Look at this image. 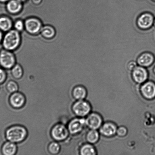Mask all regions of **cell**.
I'll return each mask as SVG.
<instances>
[{"mask_svg":"<svg viewBox=\"0 0 155 155\" xmlns=\"http://www.w3.org/2000/svg\"><path fill=\"white\" fill-rule=\"evenodd\" d=\"M6 139L10 142L16 144L25 140L28 136V131L24 126L15 125L9 127L5 133Z\"/></svg>","mask_w":155,"mask_h":155,"instance_id":"cell-1","label":"cell"},{"mask_svg":"<svg viewBox=\"0 0 155 155\" xmlns=\"http://www.w3.org/2000/svg\"><path fill=\"white\" fill-rule=\"evenodd\" d=\"M21 39L19 31L16 30H9L3 38V46L6 50L13 51L19 46Z\"/></svg>","mask_w":155,"mask_h":155,"instance_id":"cell-2","label":"cell"},{"mask_svg":"<svg viewBox=\"0 0 155 155\" xmlns=\"http://www.w3.org/2000/svg\"><path fill=\"white\" fill-rule=\"evenodd\" d=\"M69 134L67 127L61 123L55 124L51 130L52 138L58 142H63L66 140Z\"/></svg>","mask_w":155,"mask_h":155,"instance_id":"cell-3","label":"cell"},{"mask_svg":"<svg viewBox=\"0 0 155 155\" xmlns=\"http://www.w3.org/2000/svg\"><path fill=\"white\" fill-rule=\"evenodd\" d=\"M154 18V15L151 12H143L138 16L136 25L141 30H149L153 26Z\"/></svg>","mask_w":155,"mask_h":155,"instance_id":"cell-4","label":"cell"},{"mask_svg":"<svg viewBox=\"0 0 155 155\" xmlns=\"http://www.w3.org/2000/svg\"><path fill=\"white\" fill-rule=\"evenodd\" d=\"M16 60L13 53L7 50L0 51V66L4 69H12L15 65Z\"/></svg>","mask_w":155,"mask_h":155,"instance_id":"cell-5","label":"cell"},{"mask_svg":"<svg viewBox=\"0 0 155 155\" xmlns=\"http://www.w3.org/2000/svg\"><path fill=\"white\" fill-rule=\"evenodd\" d=\"M73 112L79 117H83L90 112L91 107L87 102L83 100H77L72 106Z\"/></svg>","mask_w":155,"mask_h":155,"instance_id":"cell-6","label":"cell"},{"mask_svg":"<svg viewBox=\"0 0 155 155\" xmlns=\"http://www.w3.org/2000/svg\"><path fill=\"white\" fill-rule=\"evenodd\" d=\"M86 124V120L83 118H75L68 123L67 127L70 134H78L83 130Z\"/></svg>","mask_w":155,"mask_h":155,"instance_id":"cell-7","label":"cell"},{"mask_svg":"<svg viewBox=\"0 0 155 155\" xmlns=\"http://www.w3.org/2000/svg\"><path fill=\"white\" fill-rule=\"evenodd\" d=\"M9 102L13 108L20 109L25 105L26 98L23 94L18 91L12 94L9 97Z\"/></svg>","mask_w":155,"mask_h":155,"instance_id":"cell-8","label":"cell"},{"mask_svg":"<svg viewBox=\"0 0 155 155\" xmlns=\"http://www.w3.org/2000/svg\"><path fill=\"white\" fill-rule=\"evenodd\" d=\"M139 66L148 68L151 66L155 61V57L152 53L145 51L140 54L136 60Z\"/></svg>","mask_w":155,"mask_h":155,"instance_id":"cell-9","label":"cell"},{"mask_svg":"<svg viewBox=\"0 0 155 155\" xmlns=\"http://www.w3.org/2000/svg\"><path fill=\"white\" fill-rule=\"evenodd\" d=\"M24 25L27 31L31 34H35L39 33L42 28L41 21L35 18L27 19L24 22Z\"/></svg>","mask_w":155,"mask_h":155,"instance_id":"cell-10","label":"cell"},{"mask_svg":"<svg viewBox=\"0 0 155 155\" xmlns=\"http://www.w3.org/2000/svg\"><path fill=\"white\" fill-rule=\"evenodd\" d=\"M133 80L138 83H141L145 82L148 77V72L146 68L137 66L132 72Z\"/></svg>","mask_w":155,"mask_h":155,"instance_id":"cell-11","label":"cell"},{"mask_svg":"<svg viewBox=\"0 0 155 155\" xmlns=\"http://www.w3.org/2000/svg\"><path fill=\"white\" fill-rule=\"evenodd\" d=\"M102 123V120L101 117L95 113L91 114L86 120V125L92 130H96L99 128Z\"/></svg>","mask_w":155,"mask_h":155,"instance_id":"cell-12","label":"cell"},{"mask_svg":"<svg viewBox=\"0 0 155 155\" xmlns=\"http://www.w3.org/2000/svg\"><path fill=\"white\" fill-rule=\"evenodd\" d=\"M141 91L145 98H153L155 97V84L152 82H147L142 86Z\"/></svg>","mask_w":155,"mask_h":155,"instance_id":"cell-13","label":"cell"},{"mask_svg":"<svg viewBox=\"0 0 155 155\" xmlns=\"http://www.w3.org/2000/svg\"><path fill=\"white\" fill-rule=\"evenodd\" d=\"M16 144L8 141L3 144L1 152L4 155H14L17 152Z\"/></svg>","mask_w":155,"mask_h":155,"instance_id":"cell-14","label":"cell"},{"mask_svg":"<svg viewBox=\"0 0 155 155\" xmlns=\"http://www.w3.org/2000/svg\"><path fill=\"white\" fill-rule=\"evenodd\" d=\"M22 2L18 0H10L6 5L8 11L12 14L19 13L22 10Z\"/></svg>","mask_w":155,"mask_h":155,"instance_id":"cell-15","label":"cell"},{"mask_svg":"<svg viewBox=\"0 0 155 155\" xmlns=\"http://www.w3.org/2000/svg\"><path fill=\"white\" fill-rule=\"evenodd\" d=\"M116 131V128L115 126L110 123L105 124L100 130V131L103 134L107 137L113 136Z\"/></svg>","mask_w":155,"mask_h":155,"instance_id":"cell-16","label":"cell"},{"mask_svg":"<svg viewBox=\"0 0 155 155\" xmlns=\"http://www.w3.org/2000/svg\"><path fill=\"white\" fill-rule=\"evenodd\" d=\"M13 25L11 19L5 16L0 17V30L3 31H8L11 30Z\"/></svg>","mask_w":155,"mask_h":155,"instance_id":"cell-17","label":"cell"},{"mask_svg":"<svg viewBox=\"0 0 155 155\" xmlns=\"http://www.w3.org/2000/svg\"><path fill=\"white\" fill-rule=\"evenodd\" d=\"M73 97L77 100H83L86 98V89L81 86L76 87L72 91Z\"/></svg>","mask_w":155,"mask_h":155,"instance_id":"cell-18","label":"cell"},{"mask_svg":"<svg viewBox=\"0 0 155 155\" xmlns=\"http://www.w3.org/2000/svg\"><path fill=\"white\" fill-rule=\"evenodd\" d=\"M41 31L42 35L47 38H51L54 37L55 34L54 28L49 26L42 27Z\"/></svg>","mask_w":155,"mask_h":155,"instance_id":"cell-19","label":"cell"},{"mask_svg":"<svg viewBox=\"0 0 155 155\" xmlns=\"http://www.w3.org/2000/svg\"><path fill=\"white\" fill-rule=\"evenodd\" d=\"M48 149L49 153L50 154L56 155L60 152L61 146L58 142L55 141L49 144Z\"/></svg>","mask_w":155,"mask_h":155,"instance_id":"cell-20","label":"cell"},{"mask_svg":"<svg viewBox=\"0 0 155 155\" xmlns=\"http://www.w3.org/2000/svg\"><path fill=\"white\" fill-rule=\"evenodd\" d=\"M11 74L14 78L19 79L21 78L23 75V71L22 68L19 64H15L12 68Z\"/></svg>","mask_w":155,"mask_h":155,"instance_id":"cell-21","label":"cell"},{"mask_svg":"<svg viewBox=\"0 0 155 155\" xmlns=\"http://www.w3.org/2000/svg\"><path fill=\"white\" fill-rule=\"evenodd\" d=\"M80 154L82 155H94L96 154L95 150L92 146L86 145L81 147L80 150Z\"/></svg>","mask_w":155,"mask_h":155,"instance_id":"cell-22","label":"cell"},{"mask_svg":"<svg viewBox=\"0 0 155 155\" xmlns=\"http://www.w3.org/2000/svg\"><path fill=\"white\" fill-rule=\"evenodd\" d=\"M99 138V135L98 132L95 130H92L89 131L86 136V139L88 142L92 143H96L98 141Z\"/></svg>","mask_w":155,"mask_h":155,"instance_id":"cell-23","label":"cell"},{"mask_svg":"<svg viewBox=\"0 0 155 155\" xmlns=\"http://www.w3.org/2000/svg\"><path fill=\"white\" fill-rule=\"evenodd\" d=\"M6 88L8 92L12 94L18 92L19 89V86L16 82L11 80L7 83Z\"/></svg>","mask_w":155,"mask_h":155,"instance_id":"cell-24","label":"cell"},{"mask_svg":"<svg viewBox=\"0 0 155 155\" xmlns=\"http://www.w3.org/2000/svg\"><path fill=\"white\" fill-rule=\"evenodd\" d=\"M14 27L15 29L18 31H21L23 30L25 25H24V23L22 21L19 20L15 22L14 24Z\"/></svg>","mask_w":155,"mask_h":155,"instance_id":"cell-25","label":"cell"},{"mask_svg":"<svg viewBox=\"0 0 155 155\" xmlns=\"http://www.w3.org/2000/svg\"><path fill=\"white\" fill-rule=\"evenodd\" d=\"M137 66L138 64L136 61L131 60L127 63V69L129 71H133Z\"/></svg>","mask_w":155,"mask_h":155,"instance_id":"cell-26","label":"cell"},{"mask_svg":"<svg viewBox=\"0 0 155 155\" xmlns=\"http://www.w3.org/2000/svg\"><path fill=\"white\" fill-rule=\"evenodd\" d=\"M7 75L5 71L0 68V84L4 83L7 79Z\"/></svg>","mask_w":155,"mask_h":155,"instance_id":"cell-27","label":"cell"},{"mask_svg":"<svg viewBox=\"0 0 155 155\" xmlns=\"http://www.w3.org/2000/svg\"><path fill=\"white\" fill-rule=\"evenodd\" d=\"M117 133L119 136L123 137L125 136L127 133L126 129L123 127H119L117 130Z\"/></svg>","mask_w":155,"mask_h":155,"instance_id":"cell-28","label":"cell"},{"mask_svg":"<svg viewBox=\"0 0 155 155\" xmlns=\"http://www.w3.org/2000/svg\"><path fill=\"white\" fill-rule=\"evenodd\" d=\"M42 1V0H33V2L35 4H39Z\"/></svg>","mask_w":155,"mask_h":155,"instance_id":"cell-29","label":"cell"},{"mask_svg":"<svg viewBox=\"0 0 155 155\" xmlns=\"http://www.w3.org/2000/svg\"><path fill=\"white\" fill-rule=\"evenodd\" d=\"M3 39V33L1 30H0V43H1Z\"/></svg>","mask_w":155,"mask_h":155,"instance_id":"cell-30","label":"cell"},{"mask_svg":"<svg viewBox=\"0 0 155 155\" xmlns=\"http://www.w3.org/2000/svg\"><path fill=\"white\" fill-rule=\"evenodd\" d=\"M10 0H0V2H6Z\"/></svg>","mask_w":155,"mask_h":155,"instance_id":"cell-31","label":"cell"},{"mask_svg":"<svg viewBox=\"0 0 155 155\" xmlns=\"http://www.w3.org/2000/svg\"><path fill=\"white\" fill-rule=\"evenodd\" d=\"M18 1H19V2H25L26 1V0H18Z\"/></svg>","mask_w":155,"mask_h":155,"instance_id":"cell-32","label":"cell"},{"mask_svg":"<svg viewBox=\"0 0 155 155\" xmlns=\"http://www.w3.org/2000/svg\"><path fill=\"white\" fill-rule=\"evenodd\" d=\"M153 26H154V27L155 28V18H154V24H153Z\"/></svg>","mask_w":155,"mask_h":155,"instance_id":"cell-33","label":"cell"},{"mask_svg":"<svg viewBox=\"0 0 155 155\" xmlns=\"http://www.w3.org/2000/svg\"><path fill=\"white\" fill-rule=\"evenodd\" d=\"M153 71H154V73L155 74V66L154 67V70H153Z\"/></svg>","mask_w":155,"mask_h":155,"instance_id":"cell-34","label":"cell"},{"mask_svg":"<svg viewBox=\"0 0 155 155\" xmlns=\"http://www.w3.org/2000/svg\"><path fill=\"white\" fill-rule=\"evenodd\" d=\"M152 1H153V2H155V0H152Z\"/></svg>","mask_w":155,"mask_h":155,"instance_id":"cell-35","label":"cell"}]
</instances>
